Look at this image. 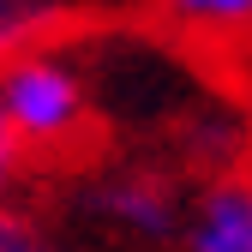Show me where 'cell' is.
Wrapping results in <instances>:
<instances>
[{
  "label": "cell",
  "mask_w": 252,
  "mask_h": 252,
  "mask_svg": "<svg viewBox=\"0 0 252 252\" xmlns=\"http://www.w3.org/2000/svg\"><path fill=\"white\" fill-rule=\"evenodd\" d=\"M192 174L168 156L120 150V156H78L60 174L54 210L96 246V252H174Z\"/></svg>",
  "instance_id": "6da1fadb"
},
{
  "label": "cell",
  "mask_w": 252,
  "mask_h": 252,
  "mask_svg": "<svg viewBox=\"0 0 252 252\" xmlns=\"http://www.w3.org/2000/svg\"><path fill=\"white\" fill-rule=\"evenodd\" d=\"M0 114L36 168L78 162L102 126L84 36H48L0 54Z\"/></svg>",
  "instance_id": "7a4b0ae2"
},
{
  "label": "cell",
  "mask_w": 252,
  "mask_h": 252,
  "mask_svg": "<svg viewBox=\"0 0 252 252\" xmlns=\"http://www.w3.org/2000/svg\"><path fill=\"white\" fill-rule=\"evenodd\" d=\"M174 252H252V168L246 162L192 180Z\"/></svg>",
  "instance_id": "3957f363"
},
{
  "label": "cell",
  "mask_w": 252,
  "mask_h": 252,
  "mask_svg": "<svg viewBox=\"0 0 252 252\" xmlns=\"http://www.w3.org/2000/svg\"><path fill=\"white\" fill-rule=\"evenodd\" d=\"M102 12L108 0H0V54L48 42V36H78Z\"/></svg>",
  "instance_id": "277c9868"
},
{
  "label": "cell",
  "mask_w": 252,
  "mask_h": 252,
  "mask_svg": "<svg viewBox=\"0 0 252 252\" xmlns=\"http://www.w3.org/2000/svg\"><path fill=\"white\" fill-rule=\"evenodd\" d=\"M180 42H204V48H228L252 36V0H150Z\"/></svg>",
  "instance_id": "5b68a950"
},
{
  "label": "cell",
  "mask_w": 252,
  "mask_h": 252,
  "mask_svg": "<svg viewBox=\"0 0 252 252\" xmlns=\"http://www.w3.org/2000/svg\"><path fill=\"white\" fill-rule=\"evenodd\" d=\"M0 252H96L54 204L6 198L0 204Z\"/></svg>",
  "instance_id": "8992f818"
},
{
  "label": "cell",
  "mask_w": 252,
  "mask_h": 252,
  "mask_svg": "<svg viewBox=\"0 0 252 252\" xmlns=\"http://www.w3.org/2000/svg\"><path fill=\"white\" fill-rule=\"evenodd\" d=\"M30 156H24V144L12 138V126H6V114H0V204L6 198H24V186H30Z\"/></svg>",
  "instance_id": "52a82bcc"
}]
</instances>
